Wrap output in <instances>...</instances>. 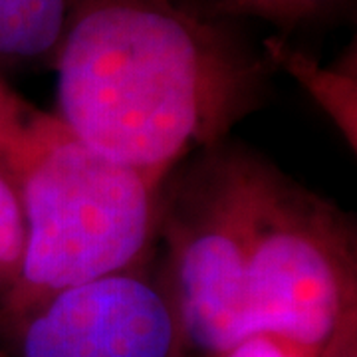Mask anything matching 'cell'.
Listing matches in <instances>:
<instances>
[{
	"label": "cell",
	"instance_id": "6da1fadb",
	"mask_svg": "<svg viewBox=\"0 0 357 357\" xmlns=\"http://www.w3.org/2000/svg\"><path fill=\"white\" fill-rule=\"evenodd\" d=\"M52 70L56 115L155 185L227 141L266 103L276 74L243 26L177 0H76Z\"/></svg>",
	"mask_w": 357,
	"mask_h": 357
},
{
	"label": "cell",
	"instance_id": "7a4b0ae2",
	"mask_svg": "<svg viewBox=\"0 0 357 357\" xmlns=\"http://www.w3.org/2000/svg\"><path fill=\"white\" fill-rule=\"evenodd\" d=\"M0 147L26 217L24 264L0 304V319L70 286L151 264L163 183L91 149L58 115L22 98L2 72Z\"/></svg>",
	"mask_w": 357,
	"mask_h": 357
},
{
	"label": "cell",
	"instance_id": "3957f363",
	"mask_svg": "<svg viewBox=\"0 0 357 357\" xmlns=\"http://www.w3.org/2000/svg\"><path fill=\"white\" fill-rule=\"evenodd\" d=\"M244 252L255 335L306 357L357 349L356 220L248 147Z\"/></svg>",
	"mask_w": 357,
	"mask_h": 357
},
{
	"label": "cell",
	"instance_id": "277c9868",
	"mask_svg": "<svg viewBox=\"0 0 357 357\" xmlns=\"http://www.w3.org/2000/svg\"><path fill=\"white\" fill-rule=\"evenodd\" d=\"M244 153L222 141L191 155L159 191L155 274L175 316L178 357H222L255 337L244 252Z\"/></svg>",
	"mask_w": 357,
	"mask_h": 357
},
{
	"label": "cell",
	"instance_id": "5b68a950",
	"mask_svg": "<svg viewBox=\"0 0 357 357\" xmlns=\"http://www.w3.org/2000/svg\"><path fill=\"white\" fill-rule=\"evenodd\" d=\"M8 357H178L175 316L151 264L60 290L0 319Z\"/></svg>",
	"mask_w": 357,
	"mask_h": 357
},
{
	"label": "cell",
	"instance_id": "8992f818",
	"mask_svg": "<svg viewBox=\"0 0 357 357\" xmlns=\"http://www.w3.org/2000/svg\"><path fill=\"white\" fill-rule=\"evenodd\" d=\"M276 72H286L357 151V54L356 44L332 66L318 62L310 52L292 46L284 36L270 34L260 40Z\"/></svg>",
	"mask_w": 357,
	"mask_h": 357
},
{
	"label": "cell",
	"instance_id": "52a82bcc",
	"mask_svg": "<svg viewBox=\"0 0 357 357\" xmlns=\"http://www.w3.org/2000/svg\"><path fill=\"white\" fill-rule=\"evenodd\" d=\"M76 0H0V72L52 70Z\"/></svg>",
	"mask_w": 357,
	"mask_h": 357
},
{
	"label": "cell",
	"instance_id": "ba28073f",
	"mask_svg": "<svg viewBox=\"0 0 357 357\" xmlns=\"http://www.w3.org/2000/svg\"><path fill=\"white\" fill-rule=\"evenodd\" d=\"M191 13L241 24L256 20L272 26L278 36H288L304 28L332 22L347 0H177Z\"/></svg>",
	"mask_w": 357,
	"mask_h": 357
},
{
	"label": "cell",
	"instance_id": "9c48e42d",
	"mask_svg": "<svg viewBox=\"0 0 357 357\" xmlns=\"http://www.w3.org/2000/svg\"><path fill=\"white\" fill-rule=\"evenodd\" d=\"M26 252V217L10 161L0 147V304L20 280Z\"/></svg>",
	"mask_w": 357,
	"mask_h": 357
},
{
	"label": "cell",
	"instance_id": "30bf717a",
	"mask_svg": "<svg viewBox=\"0 0 357 357\" xmlns=\"http://www.w3.org/2000/svg\"><path fill=\"white\" fill-rule=\"evenodd\" d=\"M222 357H306L294 349L292 345L284 344L276 337L270 335H255L246 340L234 349H230L227 356Z\"/></svg>",
	"mask_w": 357,
	"mask_h": 357
},
{
	"label": "cell",
	"instance_id": "8fae6325",
	"mask_svg": "<svg viewBox=\"0 0 357 357\" xmlns=\"http://www.w3.org/2000/svg\"><path fill=\"white\" fill-rule=\"evenodd\" d=\"M340 357H357V349H354V351H347V354H344V356Z\"/></svg>",
	"mask_w": 357,
	"mask_h": 357
},
{
	"label": "cell",
	"instance_id": "7c38bea8",
	"mask_svg": "<svg viewBox=\"0 0 357 357\" xmlns=\"http://www.w3.org/2000/svg\"><path fill=\"white\" fill-rule=\"evenodd\" d=\"M0 357H8L6 354H4V349H2V347H0Z\"/></svg>",
	"mask_w": 357,
	"mask_h": 357
}]
</instances>
